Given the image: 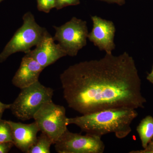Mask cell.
I'll list each match as a JSON object with an SVG mask.
<instances>
[{"mask_svg": "<svg viewBox=\"0 0 153 153\" xmlns=\"http://www.w3.org/2000/svg\"><path fill=\"white\" fill-rule=\"evenodd\" d=\"M93 28L88 38L101 51L111 54L115 48L114 37L116 28L112 21L102 19L97 16H91Z\"/></svg>", "mask_w": 153, "mask_h": 153, "instance_id": "obj_8", "label": "cell"}, {"mask_svg": "<svg viewBox=\"0 0 153 153\" xmlns=\"http://www.w3.org/2000/svg\"><path fill=\"white\" fill-rule=\"evenodd\" d=\"M52 144L53 143L49 137L46 134L41 132L27 153H50V148Z\"/></svg>", "mask_w": 153, "mask_h": 153, "instance_id": "obj_13", "label": "cell"}, {"mask_svg": "<svg viewBox=\"0 0 153 153\" xmlns=\"http://www.w3.org/2000/svg\"><path fill=\"white\" fill-rule=\"evenodd\" d=\"M54 145L58 153H102L105 148L101 137L88 134L82 135L68 129Z\"/></svg>", "mask_w": 153, "mask_h": 153, "instance_id": "obj_7", "label": "cell"}, {"mask_svg": "<svg viewBox=\"0 0 153 153\" xmlns=\"http://www.w3.org/2000/svg\"><path fill=\"white\" fill-rule=\"evenodd\" d=\"M60 78L68 107L82 115L110 108H143L146 102L134 60L126 52L75 63Z\"/></svg>", "mask_w": 153, "mask_h": 153, "instance_id": "obj_1", "label": "cell"}, {"mask_svg": "<svg viewBox=\"0 0 153 153\" xmlns=\"http://www.w3.org/2000/svg\"><path fill=\"white\" fill-rule=\"evenodd\" d=\"M143 149L153 139V117L149 115L143 119L137 128Z\"/></svg>", "mask_w": 153, "mask_h": 153, "instance_id": "obj_12", "label": "cell"}, {"mask_svg": "<svg viewBox=\"0 0 153 153\" xmlns=\"http://www.w3.org/2000/svg\"><path fill=\"white\" fill-rule=\"evenodd\" d=\"M104 1H108L113 2L120 3L122 0H104Z\"/></svg>", "mask_w": 153, "mask_h": 153, "instance_id": "obj_21", "label": "cell"}, {"mask_svg": "<svg viewBox=\"0 0 153 153\" xmlns=\"http://www.w3.org/2000/svg\"><path fill=\"white\" fill-rule=\"evenodd\" d=\"M3 1H4V0H0V3L1 2Z\"/></svg>", "mask_w": 153, "mask_h": 153, "instance_id": "obj_23", "label": "cell"}, {"mask_svg": "<svg viewBox=\"0 0 153 153\" xmlns=\"http://www.w3.org/2000/svg\"><path fill=\"white\" fill-rule=\"evenodd\" d=\"M137 116L133 108H110L68 118V123L77 126L86 134L102 137L113 133L118 138L123 139L131 131V125Z\"/></svg>", "mask_w": 153, "mask_h": 153, "instance_id": "obj_2", "label": "cell"}, {"mask_svg": "<svg viewBox=\"0 0 153 153\" xmlns=\"http://www.w3.org/2000/svg\"><path fill=\"white\" fill-rule=\"evenodd\" d=\"M10 105L11 104H4L0 101V111H4L6 109H10Z\"/></svg>", "mask_w": 153, "mask_h": 153, "instance_id": "obj_19", "label": "cell"}, {"mask_svg": "<svg viewBox=\"0 0 153 153\" xmlns=\"http://www.w3.org/2000/svg\"><path fill=\"white\" fill-rule=\"evenodd\" d=\"M14 146L13 142L0 143V153L9 152Z\"/></svg>", "mask_w": 153, "mask_h": 153, "instance_id": "obj_17", "label": "cell"}, {"mask_svg": "<svg viewBox=\"0 0 153 153\" xmlns=\"http://www.w3.org/2000/svg\"><path fill=\"white\" fill-rule=\"evenodd\" d=\"M79 3V0H56L55 8L60 10L67 6L77 5Z\"/></svg>", "mask_w": 153, "mask_h": 153, "instance_id": "obj_16", "label": "cell"}, {"mask_svg": "<svg viewBox=\"0 0 153 153\" xmlns=\"http://www.w3.org/2000/svg\"><path fill=\"white\" fill-rule=\"evenodd\" d=\"M44 69L33 57L25 54L12 79V83L21 89L28 87L39 81V76Z\"/></svg>", "mask_w": 153, "mask_h": 153, "instance_id": "obj_10", "label": "cell"}, {"mask_svg": "<svg viewBox=\"0 0 153 153\" xmlns=\"http://www.w3.org/2000/svg\"><path fill=\"white\" fill-rule=\"evenodd\" d=\"M4 111H0V121L2 119V117L3 113Z\"/></svg>", "mask_w": 153, "mask_h": 153, "instance_id": "obj_22", "label": "cell"}, {"mask_svg": "<svg viewBox=\"0 0 153 153\" xmlns=\"http://www.w3.org/2000/svg\"><path fill=\"white\" fill-rule=\"evenodd\" d=\"M21 90L10 109L17 118L23 121L33 118L42 105L52 100L54 94L52 88L44 86L39 81Z\"/></svg>", "mask_w": 153, "mask_h": 153, "instance_id": "obj_4", "label": "cell"}, {"mask_svg": "<svg viewBox=\"0 0 153 153\" xmlns=\"http://www.w3.org/2000/svg\"><path fill=\"white\" fill-rule=\"evenodd\" d=\"M147 79L149 81L153 84V66L152 69L149 74H148V76H147Z\"/></svg>", "mask_w": 153, "mask_h": 153, "instance_id": "obj_20", "label": "cell"}, {"mask_svg": "<svg viewBox=\"0 0 153 153\" xmlns=\"http://www.w3.org/2000/svg\"><path fill=\"white\" fill-rule=\"evenodd\" d=\"M55 41L48 32L35 49L25 54L33 57L44 69L60 58L67 56L61 46Z\"/></svg>", "mask_w": 153, "mask_h": 153, "instance_id": "obj_9", "label": "cell"}, {"mask_svg": "<svg viewBox=\"0 0 153 153\" xmlns=\"http://www.w3.org/2000/svg\"><path fill=\"white\" fill-rule=\"evenodd\" d=\"M53 27L55 30L53 38L58 41L67 55L76 56L86 46L89 33L85 21L74 17L64 25Z\"/></svg>", "mask_w": 153, "mask_h": 153, "instance_id": "obj_6", "label": "cell"}, {"mask_svg": "<svg viewBox=\"0 0 153 153\" xmlns=\"http://www.w3.org/2000/svg\"><path fill=\"white\" fill-rule=\"evenodd\" d=\"M68 118L65 108L55 104L51 100L41 105L33 119L38 125L40 131L47 135L55 144L68 129Z\"/></svg>", "mask_w": 153, "mask_h": 153, "instance_id": "obj_5", "label": "cell"}, {"mask_svg": "<svg viewBox=\"0 0 153 153\" xmlns=\"http://www.w3.org/2000/svg\"><path fill=\"white\" fill-rule=\"evenodd\" d=\"M23 21V25L16 31L0 53V63L5 61L14 53L22 52L27 54L32 47L39 44L48 32L36 22L31 12L24 14Z\"/></svg>", "mask_w": 153, "mask_h": 153, "instance_id": "obj_3", "label": "cell"}, {"mask_svg": "<svg viewBox=\"0 0 153 153\" xmlns=\"http://www.w3.org/2000/svg\"><path fill=\"white\" fill-rule=\"evenodd\" d=\"M130 153H153V139L151 142L148 144L147 146L143 150L137 151H132Z\"/></svg>", "mask_w": 153, "mask_h": 153, "instance_id": "obj_18", "label": "cell"}, {"mask_svg": "<svg viewBox=\"0 0 153 153\" xmlns=\"http://www.w3.org/2000/svg\"><path fill=\"white\" fill-rule=\"evenodd\" d=\"M37 8L40 12L49 13L55 8L56 0H37Z\"/></svg>", "mask_w": 153, "mask_h": 153, "instance_id": "obj_15", "label": "cell"}, {"mask_svg": "<svg viewBox=\"0 0 153 153\" xmlns=\"http://www.w3.org/2000/svg\"><path fill=\"white\" fill-rule=\"evenodd\" d=\"M8 121L12 128L14 146L23 152L27 153L36 142L40 131L37 123L35 121L30 124Z\"/></svg>", "mask_w": 153, "mask_h": 153, "instance_id": "obj_11", "label": "cell"}, {"mask_svg": "<svg viewBox=\"0 0 153 153\" xmlns=\"http://www.w3.org/2000/svg\"><path fill=\"white\" fill-rule=\"evenodd\" d=\"M13 142L12 128L7 120L0 121V143Z\"/></svg>", "mask_w": 153, "mask_h": 153, "instance_id": "obj_14", "label": "cell"}]
</instances>
